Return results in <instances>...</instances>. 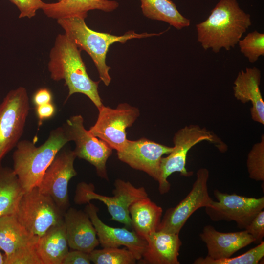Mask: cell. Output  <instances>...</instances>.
Instances as JSON below:
<instances>
[{"label": "cell", "mask_w": 264, "mask_h": 264, "mask_svg": "<svg viewBox=\"0 0 264 264\" xmlns=\"http://www.w3.org/2000/svg\"><path fill=\"white\" fill-rule=\"evenodd\" d=\"M129 211L132 228L142 238L144 239L157 230L161 220L162 209L148 197L132 203L129 208Z\"/></svg>", "instance_id": "obj_23"}, {"label": "cell", "mask_w": 264, "mask_h": 264, "mask_svg": "<svg viewBox=\"0 0 264 264\" xmlns=\"http://www.w3.org/2000/svg\"><path fill=\"white\" fill-rule=\"evenodd\" d=\"M251 24L250 14L237 0H220L208 18L196 25L198 40L204 49H211L215 53L222 48L229 50Z\"/></svg>", "instance_id": "obj_2"}, {"label": "cell", "mask_w": 264, "mask_h": 264, "mask_svg": "<svg viewBox=\"0 0 264 264\" xmlns=\"http://www.w3.org/2000/svg\"><path fill=\"white\" fill-rule=\"evenodd\" d=\"M91 262L88 253L71 249L69 250L62 264H90Z\"/></svg>", "instance_id": "obj_32"}, {"label": "cell", "mask_w": 264, "mask_h": 264, "mask_svg": "<svg viewBox=\"0 0 264 264\" xmlns=\"http://www.w3.org/2000/svg\"><path fill=\"white\" fill-rule=\"evenodd\" d=\"M98 111L96 122L88 131L112 149L117 152L122 151L128 140L126 130L139 117V109L124 103L114 109L103 106Z\"/></svg>", "instance_id": "obj_10"}, {"label": "cell", "mask_w": 264, "mask_h": 264, "mask_svg": "<svg viewBox=\"0 0 264 264\" xmlns=\"http://www.w3.org/2000/svg\"><path fill=\"white\" fill-rule=\"evenodd\" d=\"M58 0V1H60V0Z\"/></svg>", "instance_id": "obj_36"}, {"label": "cell", "mask_w": 264, "mask_h": 264, "mask_svg": "<svg viewBox=\"0 0 264 264\" xmlns=\"http://www.w3.org/2000/svg\"><path fill=\"white\" fill-rule=\"evenodd\" d=\"M29 110L27 92L22 87L10 90L0 104V164L19 142Z\"/></svg>", "instance_id": "obj_8"}, {"label": "cell", "mask_w": 264, "mask_h": 264, "mask_svg": "<svg viewBox=\"0 0 264 264\" xmlns=\"http://www.w3.org/2000/svg\"><path fill=\"white\" fill-rule=\"evenodd\" d=\"M68 142L63 127L53 130L38 147L29 140L19 141L12 156L13 170L24 192L38 186L57 154Z\"/></svg>", "instance_id": "obj_3"}, {"label": "cell", "mask_w": 264, "mask_h": 264, "mask_svg": "<svg viewBox=\"0 0 264 264\" xmlns=\"http://www.w3.org/2000/svg\"><path fill=\"white\" fill-rule=\"evenodd\" d=\"M63 127L69 141L75 142V148L73 151L76 157L94 166L98 176L108 180L106 162L113 149L105 141L85 129L84 119L81 115L70 117Z\"/></svg>", "instance_id": "obj_11"}, {"label": "cell", "mask_w": 264, "mask_h": 264, "mask_svg": "<svg viewBox=\"0 0 264 264\" xmlns=\"http://www.w3.org/2000/svg\"><path fill=\"white\" fill-rule=\"evenodd\" d=\"M241 52L250 63L264 56V34L257 31L248 33L238 42Z\"/></svg>", "instance_id": "obj_28"}, {"label": "cell", "mask_w": 264, "mask_h": 264, "mask_svg": "<svg viewBox=\"0 0 264 264\" xmlns=\"http://www.w3.org/2000/svg\"><path fill=\"white\" fill-rule=\"evenodd\" d=\"M98 208L89 202L85 211L89 216L96 231L97 236L102 247H119L124 246L134 255L137 260L141 259L147 245L144 238L133 230L127 228L110 227L105 224L98 216Z\"/></svg>", "instance_id": "obj_16"}, {"label": "cell", "mask_w": 264, "mask_h": 264, "mask_svg": "<svg viewBox=\"0 0 264 264\" xmlns=\"http://www.w3.org/2000/svg\"><path fill=\"white\" fill-rule=\"evenodd\" d=\"M53 94L51 90L46 88H41L34 93L32 101L35 106L52 102Z\"/></svg>", "instance_id": "obj_34"}, {"label": "cell", "mask_w": 264, "mask_h": 264, "mask_svg": "<svg viewBox=\"0 0 264 264\" xmlns=\"http://www.w3.org/2000/svg\"><path fill=\"white\" fill-rule=\"evenodd\" d=\"M89 256L91 262L95 264H134L137 260L133 253L126 247L94 249Z\"/></svg>", "instance_id": "obj_26"}, {"label": "cell", "mask_w": 264, "mask_h": 264, "mask_svg": "<svg viewBox=\"0 0 264 264\" xmlns=\"http://www.w3.org/2000/svg\"><path fill=\"white\" fill-rule=\"evenodd\" d=\"M64 213L49 196L36 187L23 193L15 216L28 231L40 237L63 222Z\"/></svg>", "instance_id": "obj_7"}, {"label": "cell", "mask_w": 264, "mask_h": 264, "mask_svg": "<svg viewBox=\"0 0 264 264\" xmlns=\"http://www.w3.org/2000/svg\"><path fill=\"white\" fill-rule=\"evenodd\" d=\"M39 238L14 215L0 218V249L4 253L5 264H43L37 251Z\"/></svg>", "instance_id": "obj_9"}, {"label": "cell", "mask_w": 264, "mask_h": 264, "mask_svg": "<svg viewBox=\"0 0 264 264\" xmlns=\"http://www.w3.org/2000/svg\"><path fill=\"white\" fill-rule=\"evenodd\" d=\"M173 147H168L145 138L127 140L124 149L117 152L118 159L131 167L143 171L158 180L161 159L169 154Z\"/></svg>", "instance_id": "obj_15"}, {"label": "cell", "mask_w": 264, "mask_h": 264, "mask_svg": "<svg viewBox=\"0 0 264 264\" xmlns=\"http://www.w3.org/2000/svg\"><path fill=\"white\" fill-rule=\"evenodd\" d=\"M0 264H5V256L0 252Z\"/></svg>", "instance_id": "obj_35"}, {"label": "cell", "mask_w": 264, "mask_h": 264, "mask_svg": "<svg viewBox=\"0 0 264 264\" xmlns=\"http://www.w3.org/2000/svg\"><path fill=\"white\" fill-rule=\"evenodd\" d=\"M199 236L206 245L207 257L214 260L229 258L238 250L254 242L253 237L245 230L223 233L210 225L203 228Z\"/></svg>", "instance_id": "obj_18"}, {"label": "cell", "mask_w": 264, "mask_h": 264, "mask_svg": "<svg viewBox=\"0 0 264 264\" xmlns=\"http://www.w3.org/2000/svg\"><path fill=\"white\" fill-rule=\"evenodd\" d=\"M19 9V18H31L35 16L37 10L41 9L44 3L42 0H9Z\"/></svg>", "instance_id": "obj_31"}, {"label": "cell", "mask_w": 264, "mask_h": 264, "mask_svg": "<svg viewBox=\"0 0 264 264\" xmlns=\"http://www.w3.org/2000/svg\"><path fill=\"white\" fill-rule=\"evenodd\" d=\"M64 223L71 249L89 254L98 246L96 230L85 211L69 208L64 213Z\"/></svg>", "instance_id": "obj_17"}, {"label": "cell", "mask_w": 264, "mask_h": 264, "mask_svg": "<svg viewBox=\"0 0 264 264\" xmlns=\"http://www.w3.org/2000/svg\"><path fill=\"white\" fill-rule=\"evenodd\" d=\"M118 6L117 1L110 0H61L56 3L44 2L41 9L48 17L57 20L75 16L85 19L90 10L109 12Z\"/></svg>", "instance_id": "obj_21"}, {"label": "cell", "mask_w": 264, "mask_h": 264, "mask_svg": "<svg viewBox=\"0 0 264 264\" xmlns=\"http://www.w3.org/2000/svg\"><path fill=\"white\" fill-rule=\"evenodd\" d=\"M76 157L74 151L62 148L45 171L37 186L40 192L49 196L64 213L70 205L68 183L77 175L74 167Z\"/></svg>", "instance_id": "obj_12"}, {"label": "cell", "mask_w": 264, "mask_h": 264, "mask_svg": "<svg viewBox=\"0 0 264 264\" xmlns=\"http://www.w3.org/2000/svg\"><path fill=\"white\" fill-rule=\"evenodd\" d=\"M244 230L254 239V243H260L264 236V211L262 210L252 219Z\"/></svg>", "instance_id": "obj_30"}, {"label": "cell", "mask_w": 264, "mask_h": 264, "mask_svg": "<svg viewBox=\"0 0 264 264\" xmlns=\"http://www.w3.org/2000/svg\"><path fill=\"white\" fill-rule=\"evenodd\" d=\"M35 111L39 120V124L41 125L44 121L49 119L54 116L56 108L55 104L51 102L36 106Z\"/></svg>", "instance_id": "obj_33"}, {"label": "cell", "mask_w": 264, "mask_h": 264, "mask_svg": "<svg viewBox=\"0 0 264 264\" xmlns=\"http://www.w3.org/2000/svg\"><path fill=\"white\" fill-rule=\"evenodd\" d=\"M208 141L215 145L221 151L226 149L225 144L212 132L197 125L191 124L179 129L174 135V146L166 157H162L160 165L158 190L161 194L167 193L170 189L168 177L175 172L188 177L193 172L188 171L185 167L186 157L189 150L202 141Z\"/></svg>", "instance_id": "obj_5"}, {"label": "cell", "mask_w": 264, "mask_h": 264, "mask_svg": "<svg viewBox=\"0 0 264 264\" xmlns=\"http://www.w3.org/2000/svg\"><path fill=\"white\" fill-rule=\"evenodd\" d=\"M113 196H107L95 192L92 183L82 182L77 185L74 198L75 204H87L91 200H98L105 204L111 219L132 228V221L129 211L130 206L134 202L148 197L144 187H135L129 181L120 179L115 180Z\"/></svg>", "instance_id": "obj_6"}, {"label": "cell", "mask_w": 264, "mask_h": 264, "mask_svg": "<svg viewBox=\"0 0 264 264\" xmlns=\"http://www.w3.org/2000/svg\"><path fill=\"white\" fill-rule=\"evenodd\" d=\"M85 18L75 16L57 20L65 34L72 40L78 47L85 51L91 57L97 69L100 80L108 86L111 82L109 74L110 67L106 63L110 46L114 43H125L132 39H141L159 36V33H137L130 30L121 36L94 31L87 25Z\"/></svg>", "instance_id": "obj_4"}, {"label": "cell", "mask_w": 264, "mask_h": 264, "mask_svg": "<svg viewBox=\"0 0 264 264\" xmlns=\"http://www.w3.org/2000/svg\"><path fill=\"white\" fill-rule=\"evenodd\" d=\"M211 206L206 207V212L214 221H234L240 229H245L255 216L264 208V197L249 198L228 194L215 190Z\"/></svg>", "instance_id": "obj_14"}, {"label": "cell", "mask_w": 264, "mask_h": 264, "mask_svg": "<svg viewBox=\"0 0 264 264\" xmlns=\"http://www.w3.org/2000/svg\"><path fill=\"white\" fill-rule=\"evenodd\" d=\"M264 256V242L263 241L258 245L244 253L235 257L214 260L208 257H199L196 259L194 264H257Z\"/></svg>", "instance_id": "obj_27"}, {"label": "cell", "mask_w": 264, "mask_h": 264, "mask_svg": "<svg viewBox=\"0 0 264 264\" xmlns=\"http://www.w3.org/2000/svg\"><path fill=\"white\" fill-rule=\"evenodd\" d=\"M261 73L256 67L241 70L234 81L235 97L242 103L251 102L250 113L253 121L264 124V102L260 90Z\"/></svg>", "instance_id": "obj_20"}, {"label": "cell", "mask_w": 264, "mask_h": 264, "mask_svg": "<svg viewBox=\"0 0 264 264\" xmlns=\"http://www.w3.org/2000/svg\"><path fill=\"white\" fill-rule=\"evenodd\" d=\"M209 173L205 168L197 172V177L192 189L186 197L174 207L166 211L157 230L179 234L181 228L192 214L201 207L211 206L213 200L209 196L207 182Z\"/></svg>", "instance_id": "obj_13"}, {"label": "cell", "mask_w": 264, "mask_h": 264, "mask_svg": "<svg viewBox=\"0 0 264 264\" xmlns=\"http://www.w3.org/2000/svg\"><path fill=\"white\" fill-rule=\"evenodd\" d=\"M37 251L43 264H62L69 251L64 221L39 238Z\"/></svg>", "instance_id": "obj_22"}, {"label": "cell", "mask_w": 264, "mask_h": 264, "mask_svg": "<svg viewBox=\"0 0 264 264\" xmlns=\"http://www.w3.org/2000/svg\"><path fill=\"white\" fill-rule=\"evenodd\" d=\"M264 137L254 145L248 154L246 165L249 176L258 181H264Z\"/></svg>", "instance_id": "obj_29"}, {"label": "cell", "mask_w": 264, "mask_h": 264, "mask_svg": "<svg viewBox=\"0 0 264 264\" xmlns=\"http://www.w3.org/2000/svg\"><path fill=\"white\" fill-rule=\"evenodd\" d=\"M140 1L143 14L148 18L165 22L178 30L190 25V20L184 17L170 0Z\"/></svg>", "instance_id": "obj_25"}, {"label": "cell", "mask_w": 264, "mask_h": 264, "mask_svg": "<svg viewBox=\"0 0 264 264\" xmlns=\"http://www.w3.org/2000/svg\"><path fill=\"white\" fill-rule=\"evenodd\" d=\"M51 78L65 81L68 88L67 99L76 93L87 96L98 110L104 105L98 92L100 82L92 80L88 74L81 55V50L65 34H59L49 54L48 64Z\"/></svg>", "instance_id": "obj_1"}, {"label": "cell", "mask_w": 264, "mask_h": 264, "mask_svg": "<svg viewBox=\"0 0 264 264\" xmlns=\"http://www.w3.org/2000/svg\"><path fill=\"white\" fill-rule=\"evenodd\" d=\"M24 193L13 169L0 166V218L15 215Z\"/></svg>", "instance_id": "obj_24"}, {"label": "cell", "mask_w": 264, "mask_h": 264, "mask_svg": "<svg viewBox=\"0 0 264 264\" xmlns=\"http://www.w3.org/2000/svg\"><path fill=\"white\" fill-rule=\"evenodd\" d=\"M147 242L140 262L147 264H179L182 245L179 234L156 230L144 238Z\"/></svg>", "instance_id": "obj_19"}]
</instances>
